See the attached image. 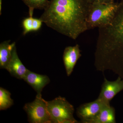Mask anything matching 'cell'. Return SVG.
I'll return each instance as SVG.
<instances>
[{
  "label": "cell",
  "instance_id": "obj_1",
  "mask_svg": "<svg viewBox=\"0 0 123 123\" xmlns=\"http://www.w3.org/2000/svg\"><path fill=\"white\" fill-rule=\"evenodd\" d=\"M91 0H51L40 18L49 27L75 40L88 30Z\"/></svg>",
  "mask_w": 123,
  "mask_h": 123
},
{
  "label": "cell",
  "instance_id": "obj_2",
  "mask_svg": "<svg viewBox=\"0 0 123 123\" xmlns=\"http://www.w3.org/2000/svg\"><path fill=\"white\" fill-rule=\"evenodd\" d=\"M94 56L97 70H112L123 79V0L112 21L98 28Z\"/></svg>",
  "mask_w": 123,
  "mask_h": 123
},
{
  "label": "cell",
  "instance_id": "obj_3",
  "mask_svg": "<svg viewBox=\"0 0 123 123\" xmlns=\"http://www.w3.org/2000/svg\"><path fill=\"white\" fill-rule=\"evenodd\" d=\"M119 3L102 4L93 2L87 22L88 30L106 25L112 21Z\"/></svg>",
  "mask_w": 123,
  "mask_h": 123
},
{
  "label": "cell",
  "instance_id": "obj_4",
  "mask_svg": "<svg viewBox=\"0 0 123 123\" xmlns=\"http://www.w3.org/2000/svg\"><path fill=\"white\" fill-rule=\"evenodd\" d=\"M47 107L51 123H79L74 117L73 106L64 97L59 96L47 101Z\"/></svg>",
  "mask_w": 123,
  "mask_h": 123
},
{
  "label": "cell",
  "instance_id": "obj_5",
  "mask_svg": "<svg viewBox=\"0 0 123 123\" xmlns=\"http://www.w3.org/2000/svg\"><path fill=\"white\" fill-rule=\"evenodd\" d=\"M23 108L27 114L30 123H51L48 110L47 101L43 98L42 94H37L35 99L25 104Z\"/></svg>",
  "mask_w": 123,
  "mask_h": 123
},
{
  "label": "cell",
  "instance_id": "obj_6",
  "mask_svg": "<svg viewBox=\"0 0 123 123\" xmlns=\"http://www.w3.org/2000/svg\"><path fill=\"white\" fill-rule=\"evenodd\" d=\"M106 103L98 98L95 101L84 104L78 108L77 114L84 123H89L97 117Z\"/></svg>",
  "mask_w": 123,
  "mask_h": 123
},
{
  "label": "cell",
  "instance_id": "obj_7",
  "mask_svg": "<svg viewBox=\"0 0 123 123\" xmlns=\"http://www.w3.org/2000/svg\"><path fill=\"white\" fill-rule=\"evenodd\" d=\"M123 90V79L118 77L116 80L111 81L104 78L98 98L106 103L110 102L118 93Z\"/></svg>",
  "mask_w": 123,
  "mask_h": 123
},
{
  "label": "cell",
  "instance_id": "obj_8",
  "mask_svg": "<svg viewBox=\"0 0 123 123\" xmlns=\"http://www.w3.org/2000/svg\"><path fill=\"white\" fill-rule=\"evenodd\" d=\"M80 52L79 45L77 44L74 46L66 47L65 49L63 60L68 76L72 74L77 62L81 56Z\"/></svg>",
  "mask_w": 123,
  "mask_h": 123
},
{
  "label": "cell",
  "instance_id": "obj_9",
  "mask_svg": "<svg viewBox=\"0 0 123 123\" xmlns=\"http://www.w3.org/2000/svg\"><path fill=\"white\" fill-rule=\"evenodd\" d=\"M23 80L36 91L37 94H42L43 89L50 81L46 75H42L31 72L28 69Z\"/></svg>",
  "mask_w": 123,
  "mask_h": 123
},
{
  "label": "cell",
  "instance_id": "obj_10",
  "mask_svg": "<svg viewBox=\"0 0 123 123\" xmlns=\"http://www.w3.org/2000/svg\"><path fill=\"white\" fill-rule=\"evenodd\" d=\"M6 69L11 76L20 79H23L28 70L18 57L16 46L14 48L12 57Z\"/></svg>",
  "mask_w": 123,
  "mask_h": 123
},
{
  "label": "cell",
  "instance_id": "obj_11",
  "mask_svg": "<svg viewBox=\"0 0 123 123\" xmlns=\"http://www.w3.org/2000/svg\"><path fill=\"white\" fill-rule=\"evenodd\" d=\"M115 108L106 104L102 108L97 117L89 123H115Z\"/></svg>",
  "mask_w": 123,
  "mask_h": 123
},
{
  "label": "cell",
  "instance_id": "obj_12",
  "mask_svg": "<svg viewBox=\"0 0 123 123\" xmlns=\"http://www.w3.org/2000/svg\"><path fill=\"white\" fill-rule=\"evenodd\" d=\"M10 40L2 42L0 44V67L6 69L12 57L15 43H10Z\"/></svg>",
  "mask_w": 123,
  "mask_h": 123
},
{
  "label": "cell",
  "instance_id": "obj_13",
  "mask_svg": "<svg viewBox=\"0 0 123 123\" xmlns=\"http://www.w3.org/2000/svg\"><path fill=\"white\" fill-rule=\"evenodd\" d=\"M10 92L6 89L0 88V110H5L11 107L13 104Z\"/></svg>",
  "mask_w": 123,
  "mask_h": 123
},
{
  "label": "cell",
  "instance_id": "obj_14",
  "mask_svg": "<svg viewBox=\"0 0 123 123\" xmlns=\"http://www.w3.org/2000/svg\"><path fill=\"white\" fill-rule=\"evenodd\" d=\"M29 7V16H33L35 9H44L48 5V0H22Z\"/></svg>",
  "mask_w": 123,
  "mask_h": 123
},
{
  "label": "cell",
  "instance_id": "obj_15",
  "mask_svg": "<svg viewBox=\"0 0 123 123\" xmlns=\"http://www.w3.org/2000/svg\"><path fill=\"white\" fill-rule=\"evenodd\" d=\"M34 18L33 16H29L23 20L22 26L23 29V35H25L28 33L34 31Z\"/></svg>",
  "mask_w": 123,
  "mask_h": 123
},
{
  "label": "cell",
  "instance_id": "obj_16",
  "mask_svg": "<svg viewBox=\"0 0 123 123\" xmlns=\"http://www.w3.org/2000/svg\"><path fill=\"white\" fill-rule=\"evenodd\" d=\"M92 2H97L102 4H110L114 3V0H91Z\"/></svg>",
  "mask_w": 123,
  "mask_h": 123
},
{
  "label": "cell",
  "instance_id": "obj_17",
  "mask_svg": "<svg viewBox=\"0 0 123 123\" xmlns=\"http://www.w3.org/2000/svg\"><path fill=\"white\" fill-rule=\"evenodd\" d=\"M2 0H0V13L1 14V9H2Z\"/></svg>",
  "mask_w": 123,
  "mask_h": 123
}]
</instances>
